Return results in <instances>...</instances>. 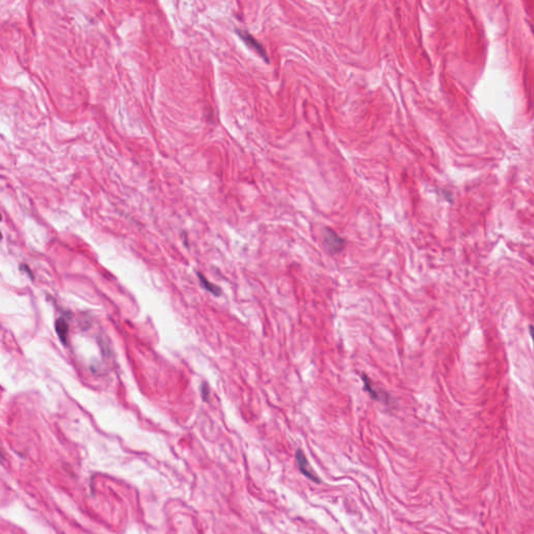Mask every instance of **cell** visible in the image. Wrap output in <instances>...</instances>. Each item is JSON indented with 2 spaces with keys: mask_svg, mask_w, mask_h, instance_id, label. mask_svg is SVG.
Listing matches in <instances>:
<instances>
[{
  "mask_svg": "<svg viewBox=\"0 0 534 534\" xmlns=\"http://www.w3.org/2000/svg\"><path fill=\"white\" fill-rule=\"evenodd\" d=\"M56 331L60 340L62 341L64 345H67L68 334H69V325H68L67 320L63 317L57 319L56 322Z\"/></svg>",
  "mask_w": 534,
  "mask_h": 534,
  "instance_id": "5b68a950",
  "label": "cell"
},
{
  "mask_svg": "<svg viewBox=\"0 0 534 534\" xmlns=\"http://www.w3.org/2000/svg\"><path fill=\"white\" fill-rule=\"evenodd\" d=\"M295 461L297 463V465H299V469L300 471L303 472V474L308 477L309 479L313 480V481L315 482H319V479L316 477L315 472L312 471L310 464L306 458V456H305V454L301 451V450H297L296 453H295Z\"/></svg>",
  "mask_w": 534,
  "mask_h": 534,
  "instance_id": "277c9868",
  "label": "cell"
},
{
  "mask_svg": "<svg viewBox=\"0 0 534 534\" xmlns=\"http://www.w3.org/2000/svg\"><path fill=\"white\" fill-rule=\"evenodd\" d=\"M361 379L363 382L364 391L368 392L372 400L382 402L386 404V405H389V404H390V401L392 400L391 395L388 392H386L385 390H383V389H377L375 386H373L371 380L370 379L368 375H366V373L364 372L361 373Z\"/></svg>",
  "mask_w": 534,
  "mask_h": 534,
  "instance_id": "7a4b0ae2",
  "label": "cell"
},
{
  "mask_svg": "<svg viewBox=\"0 0 534 534\" xmlns=\"http://www.w3.org/2000/svg\"><path fill=\"white\" fill-rule=\"evenodd\" d=\"M202 395L205 401H208V396L210 395V390H209L208 385L205 383H203L202 385Z\"/></svg>",
  "mask_w": 534,
  "mask_h": 534,
  "instance_id": "52a82bcc",
  "label": "cell"
},
{
  "mask_svg": "<svg viewBox=\"0 0 534 534\" xmlns=\"http://www.w3.org/2000/svg\"><path fill=\"white\" fill-rule=\"evenodd\" d=\"M236 34H237L239 36L240 39L246 43L247 46L253 49L254 51H256L259 56H260L266 63H268V56H267L266 53V50L264 48L263 45L259 42L257 39H255L254 36H251L247 30H243V29H235Z\"/></svg>",
  "mask_w": 534,
  "mask_h": 534,
  "instance_id": "3957f363",
  "label": "cell"
},
{
  "mask_svg": "<svg viewBox=\"0 0 534 534\" xmlns=\"http://www.w3.org/2000/svg\"><path fill=\"white\" fill-rule=\"evenodd\" d=\"M530 333H531V337L533 339V343H534V328L533 327H530Z\"/></svg>",
  "mask_w": 534,
  "mask_h": 534,
  "instance_id": "ba28073f",
  "label": "cell"
},
{
  "mask_svg": "<svg viewBox=\"0 0 534 534\" xmlns=\"http://www.w3.org/2000/svg\"><path fill=\"white\" fill-rule=\"evenodd\" d=\"M323 244L330 255H338L345 250L347 241L331 227H324L322 231Z\"/></svg>",
  "mask_w": 534,
  "mask_h": 534,
  "instance_id": "6da1fadb",
  "label": "cell"
},
{
  "mask_svg": "<svg viewBox=\"0 0 534 534\" xmlns=\"http://www.w3.org/2000/svg\"><path fill=\"white\" fill-rule=\"evenodd\" d=\"M197 277H198V279H200L202 286L205 289V290H208L209 292H211L213 295L219 296L221 293H223V290H221V288L219 286L211 283V282H209L207 279H205L202 273H197Z\"/></svg>",
  "mask_w": 534,
  "mask_h": 534,
  "instance_id": "8992f818",
  "label": "cell"
}]
</instances>
